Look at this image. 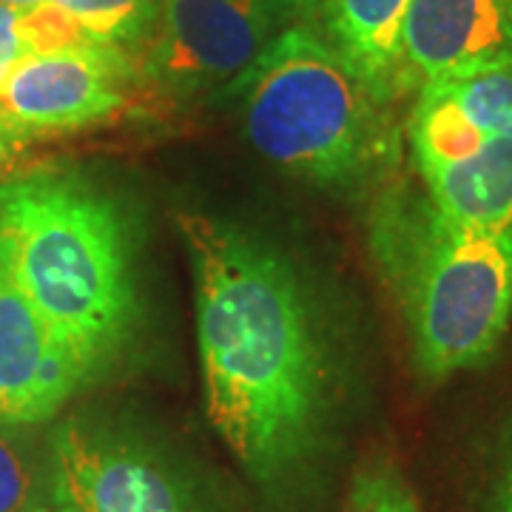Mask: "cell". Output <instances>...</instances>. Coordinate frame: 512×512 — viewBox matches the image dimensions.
Listing matches in <instances>:
<instances>
[{"mask_svg": "<svg viewBox=\"0 0 512 512\" xmlns=\"http://www.w3.org/2000/svg\"><path fill=\"white\" fill-rule=\"evenodd\" d=\"M424 86H436L447 94L484 137L512 140V57L444 74Z\"/></svg>", "mask_w": 512, "mask_h": 512, "instance_id": "cell-11", "label": "cell"}, {"mask_svg": "<svg viewBox=\"0 0 512 512\" xmlns=\"http://www.w3.org/2000/svg\"><path fill=\"white\" fill-rule=\"evenodd\" d=\"M23 57L18 37V9L0 3V83L6 72Z\"/></svg>", "mask_w": 512, "mask_h": 512, "instance_id": "cell-17", "label": "cell"}, {"mask_svg": "<svg viewBox=\"0 0 512 512\" xmlns=\"http://www.w3.org/2000/svg\"><path fill=\"white\" fill-rule=\"evenodd\" d=\"M370 254L424 379L487 362L512 322V234L453 220L424 188H390L370 211Z\"/></svg>", "mask_w": 512, "mask_h": 512, "instance_id": "cell-3", "label": "cell"}, {"mask_svg": "<svg viewBox=\"0 0 512 512\" xmlns=\"http://www.w3.org/2000/svg\"><path fill=\"white\" fill-rule=\"evenodd\" d=\"M205 410L239 464L279 484L313 453L330 396L325 336L291 259L208 214L180 217Z\"/></svg>", "mask_w": 512, "mask_h": 512, "instance_id": "cell-1", "label": "cell"}, {"mask_svg": "<svg viewBox=\"0 0 512 512\" xmlns=\"http://www.w3.org/2000/svg\"><path fill=\"white\" fill-rule=\"evenodd\" d=\"M32 512H72V510L60 504V507H37V510H32Z\"/></svg>", "mask_w": 512, "mask_h": 512, "instance_id": "cell-21", "label": "cell"}, {"mask_svg": "<svg viewBox=\"0 0 512 512\" xmlns=\"http://www.w3.org/2000/svg\"><path fill=\"white\" fill-rule=\"evenodd\" d=\"M57 501L72 512H211L177 464L97 421H66L52 439Z\"/></svg>", "mask_w": 512, "mask_h": 512, "instance_id": "cell-5", "label": "cell"}, {"mask_svg": "<svg viewBox=\"0 0 512 512\" xmlns=\"http://www.w3.org/2000/svg\"><path fill=\"white\" fill-rule=\"evenodd\" d=\"M410 0H322L325 40L384 106L402 89V29Z\"/></svg>", "mask_w": 512, "mask_h": 512, "instance_id": "cell-10", "label": "cell"}, {"mask_svg": "<svg viewBox=\"0 0 512 512\" xmlns=\"http://www.w3.org/2000/svg\"><path fill=\"white\" fill-rule=\"evenodd\" d=\"M3 6H12V9H18V12H23V9H32V6H37V3H43V0H0Z\"/></svg>", "mask_w": 512, "mask_h": 512, "instance_id": "cell-20", "label": "cell"}, {"mask_svg": "<svg viewBox=\"0 0 512 512\" xmlns=\"http://www.w3.org/2000/svg\"><path fill=\"white\" fill-rule=\"evenodd\" d=\"M512 57V0H410L402 29V89Z\"/></svg>", "mask_w": 512, "mask_h": 512, "instance_id": "cell-9", "label": "cell"}, {"mask_svg": "<svg viewBox=\"0 0 512 512\" xmlns=\"http://www.w3.org/2000/svg\"><path fill=\"white\" fill-rule=\"evenodd\" d=\"M131 77V57L114 46L23 55L0 83V114L18 137L94 126L126 106Z\"/></svg>", "mask_w": 512, "mask_h": 512, "instance_id": "cell-7", "label": "cell"}, {"mask_svg": "<svg viewBox=\"0 0 512 512\" xmlns=\"http://www.w3.org/2000/svg\"><path fill=\"white\" fill-rule=\"evenodd\" d=\"M26 427L0 421V512L37 510L40 461Z\"/></svg>", "mask_w": 512, "mask_h": 512, "instance_id": "cell-13", "label": "cell"}, {"mask_svg": "<svg viewBox=\"0 0 512 512\" xmlns=\"http://www.w3.org/2000/svg\"><path fill=\"white\" fill-rule=\"evenodd\" d=\"M89 382V367L43 322L0 259V421H49Z\"/></svg>", "mask_w": 512, "mask_h": 512, "instance_id": "cell-8", "label": "cell"}, {"mask_svg": "<svg viewBox=\"0 0 512 512\" xmlns=\"http://www.w3.org/2000/svg\"><path fill=\"white\" fill-rule=\"evenodd\" d=\"M490 512H512V424L501 439V450L495 461Z\"/></svg>", "mask_w": 512, "mask_h": 512, "instance_id": "cell-16", "label": "cell"}, {"mask_svg": "<svg viewBox=\"0 0 512 512\" xmlns=\"http://www.w3.org/2000/svg\"><path fill=\"white\" fill-rule=\"evenodd\" d=\"M322 0H271L274 12L282 18H296V15H308V12H316Z\"/></svg>", "mask_w": 512, "mask_h": 512, "instance_id": "cell-18", "label": "cell"}, {"mask_svg": "<svg viewBox=\"0 0 512 512\" xmlns=\"http://www.w3.org/2000/svg\"><path fill=\"white\" fill-rule=\"evenodd\" d=\"M350 512H419V504L404 478L382 464L359 473L350 495Z\"/></svg>", "mask_w": 512, "mask_h": 512, "instance_id": "cell-15", "label": "cell"}, {"mask_svg": "<svg viewBox=\"0 0 512 512\" xmlns=\"http://www.w3.org/2000/svg\"><path fill=\"white\" fill-rule=\"evenodd\" d=\"M55 3L66 9L97 43L123 52L137 43H146L160 12V0H55Z\"/></svg>", "mask_w": 512, "mask_h": 512, "instance_id": "cell-12", "label": "cell"}, {"mask_svg": "<svg viewBox=\"0 0 512 512\" xmlns=\"http://www.w3.org/2000/svg\"><path fill=\"white\" fill-rule=\"evenodd\" d=\"M15 140H18V134L6 126V120H3V114H0V160L9 154V148H12V143H15Z\"/></svg>", "mask_w": 512, "mask_h": 512, "instance_id": "cell-19", "label": "cell"}, {"mask_svg": "<svg viewBox=\"0 0 512 512\" xmlns=\"http://www.w3.org/2000/svg\"><path fill=\"white\" fill-rule=\"evenodd\" d=\"M228 94L239 97L251 146L299 180L356 191L396 163L387 106L308 23L282 29Z\"/></svg>", "mask_w": 512, "mask_h": 512, "instance_id": "cell-4", "label": "cell"}, {"mask_svg": "<svg viewBox=\"0 0 512 512\" xmlns=\"http://www.w3.org/2000/svg\"><path fill=\"white\" fill-rule=\"evenodd\" d=\"M271 0H160L143 74L160 89H228L276 37Z\"/></svg>", "mask_w": 512, "mask_h": 512, "instance_id": "cell-6", "label": "cell"}, {"mask_svg": "<svg viewBox=\"0 0 512 512\" xmlns=\"http://www.w3.org/2000/svg\"><path fill=\"white\" fill-rule=\"evenodd\" d=\"M0 259L97 379L134 339L140 288L120 200L72 171L0 183Z\"/></svg>", "mask_w": 512, "mask_h": 512, "instance_id": "cell-2", "label": "cell"}, {"mask_svg": "<svg viewBox=\"0 0 512 512\" xmlns=\"http://www.w3.org/2000/svg\"><path fill=\"white\" fill-rule=\"evenodd\" d=\"M18 37L23 55H57L103 46L55 0H43L32 9L18 12Z\"/></svg>", "mask_w": 512, "mask_h": 512, "instance_id": "cell-14", "label": "cell"}]
</instances>
